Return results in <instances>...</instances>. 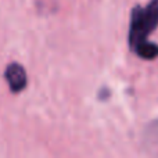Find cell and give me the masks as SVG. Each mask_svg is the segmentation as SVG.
<instances>
[{
    "label": "cell",
    "instance_id": "cell-1",
    "mask_svg": "<svg viewBox=\"0 0 158 158\" xmlns=\"http://www.w3.org/2000/svg\"><path fill=\"white\" fill-rule=\"evenodd\" d=\"M158 27V0H151L146 7L136 6L132 10L129 27V46L133 50Z\"/></svg>",
    "mask_w": 158,
    "mask_h": 158
},
{
    "label": "cell",
    "instance_id": "cell-4",
    "mask_svg": "<svg viewBox=\"0 0 158 158\" xmlns=\"http://www.w3.org/2000/svg\"><path fill=\"white\" fill-rule=\"evenodd\" d=\"M133 52L136 53L139 57L144 58V60H154L158 57V44L148 42L147 39L143 42H140L136 47L133 49Z\"/></svg>",
    "mask_w": 158,
    "mask_h": 158
},
{
    "label": "cell",
    "instance_id": "cell-3",
    "mask_svg": "<svg viewBox=\"0 0 158 158\" xmlns=\"http://www.w3.org/2000/svg\"><path fill=\"white\" fill-rule=\"evenodd\" d=\"M143 146L148 154L158 157V119L148 123V126L144 129Z\"/></svg>",
    "mask_w": 158,
    "mask_h": 158
},
{
    "label": "cell",
    "instance_id": "cell-2",
    "mask_svg": "<svg viewBox=\"0 0 158 158\" xmlns=\"http://www.w3.org/2000/svg\"><path fill=\"white\" fill-rule=\"evenodd\" d=\"M6 79H7L8 87L13 93H19L27 87V71L25 68L18 63H11L6 68Z\"/></svg>",
    "mask_w": 158,
    "mask_h": 158
}]
</instances>
